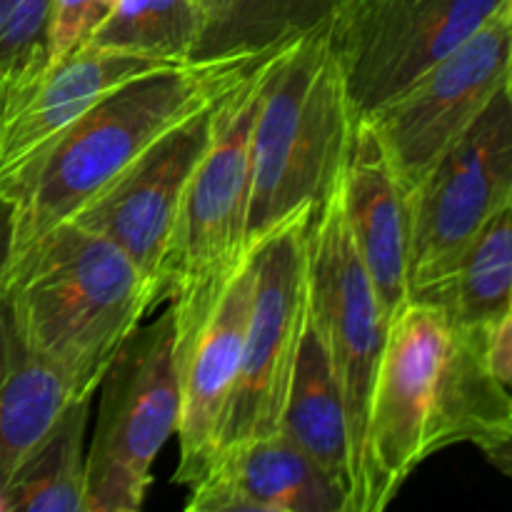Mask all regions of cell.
<instances>
[{
	"mask_svg": "<svg viewBox=\"0 0 512 512\" xmlns=\"http://www.w3.org/2000/svg\"><path fill=\"white\" fill-rule=\"evenodd\" d=\"M512 428V395L488 365V333L440 305L408 300L388 323L365 423L358 512L393 503L410 475L450 445Z\"/></svg>",
	"mask_w": 512,
	"mask_h": 512,
	"instance_id": "6da1fadb",
	"label": "cell"
},
{
	"mask_svg": "<svg viewBox=\"0 0 512 512\" xmlns=\"http://www.w3.org/2000/svg\"><path fill=\"white\" fill-rule=\"evenodd\" d=\"M270 53L275 50L165 65L118 85L85 110L10 195L15 210L10 278L40 240L73 218L153 140L228 93Z\"/></svg>",
	"mask_w": 512,
	"mask_h": 512,
	"instance_id": "7a4b0ae2",
	"label": "cell"
},
{
	"mask_svg": "<svg viewBox=\"0 0 512 512\" xmlns=\"http://www.w3.org/2000/svg\"><path fill=\"white\" fill-rule=\"evenodd\" d=\"M25 343L60 375L70 400H93L125 340L155 308L143 270L103 235L63 223L10 278Z\"/></svg>",
	"mask_w": 512,
	"mask_h": 512,
	"instance_id": "3957f363",
	"label": "cell"
},
{
	"mask_svg": "<svg viewBox=\"0 0 512 512\" xmlns=\"http://www.w3.org/2000/svg\"><path fill=\"white\" fill-rule=\"evenodd\" d=\"M353 125L328 23L270 63L250 138L248 255L285 220L328 198L343 175Z\"/></svg>",
	"mask_w": 512,
	"mask_h": 512,
	"instance_id": "277c9868",
	"label": "cell"
},
{
	"mask_svg": "<svg viewBox=\"0 0 512 512\" xmlns=\"http://www.w3.org/2000/svg\"><path fill=\"white\" fill-rule=\"evenodd\" d=\"M280 50L258 60L223 95L215 138L185 188L165 245L155 308L165 305L173 315L178 365L248 260L250 138L270 63Z\"/></svg>",
	"mask_w": 512,
	"mask_h": 512,
	"instance_id": "5b68a950",
	"label": "cell"
},
{
	"mask_svg": "<svg viewBox=\"0 0 512 512\" xmlns=\"http://www.w3.org/2000/svg\"><path fill=\"white\" fill-rule=\"evenodd\" d=\"M98 393L83 512H135L153 485L155 458L180 423V365L168 308L125 340Z\"/></svg>",
	"mask_w": 512,
	"mask_h": 512,
	"instance_id": "8992f818",
	"label": "cell"
},
{
	"mask_svg": "<svg viewBox=\"0 0 512 512\" xmlns=\"http://www.w3.org/2000/svg\"><path fill=\"white\" fill-rule=\"evenodd\" d=\"M510 200L512 93L505 83L410 190V300L440 288L475 235Z\"/></svg>",
	"mask_w": 512,
	"mask_h": 512,
	"instance_id": "52a82bcc",
	"label": "cell"
},
{
	"mask_svg": "<svg viewBox=\"0 0 512 512\" xmlns=\"http://www.w3.org/2000/svg\"><path fill=\"white\" fill-rule=\"evenodd\" d=\"M508 0H343L330 43L355 120L370 118L478 33Z\"/></svg>",
	"mask_w": 512,
	"mask_h": 512,
	"instance_id": "ba28073f",
	"label": "cell"
},
{
	"mask_svg": "<svg viewBox=\"0 0 512 512\" xmlns=\"http://www.w3.org/2000/svg\"><path fill=\"white\" fill-rule=\"evenodd\" d=\"M313 208L285 220L253 258V298L233 393L218 430L215 458L248 440L275 433L283 418L308 315L305 235Z\"/></svg>",
	"mask_w": 512,
	"mask_h": 512,
	"instance_id": "9c48e42d",
	"label": "cell"
},
{
	"mask_svg": "<svg viewBox=\"0 0 512 512\" xmlns=\"http://www.w3.org/2000/svg\"><path fill=\"white\" fill-rule=\"evenodd\" d=\"M305 278L310 318L343 390L360 483L370 393L388 335V320L350 233L340 180L310 213L305 235Z\"/></svg>",
	"mask_w": 512,
	"mask_h": 512,
	"instance_id": "30bf717a",
	"label": "cell"
},
{
	"mask_svg": "<svg viewBox=\"0 0 512 512\" xmlns=\"http://www.w3.org/2000/svg\"><path fill=\"white\" fill-rule=\"evenodd\" d=\"M512 13L508 3L408 90L370 115L405 193L473 125L508 83Z\"/></svg>",
	"mask_w": 512,
	"mask_h": 512,
	"instance_id": "8fae6325",
	"label": "cell"
},
{
	"mask_svg": "<svg viewBox=\"0 0 512 512\" xmlns=\"http://www.w3.org/2000/svg\"><path fill=\"white\" fill-rule=\"evenodd\" d=\"M223 95L165 130L123 173L65 220L118 245L143 270L153 293L180 200L218 130Z\"/></svg>",
	"mask_w": 512,
	"mask_h": 512,
	"instance_id": "7c38bea8",
	"label": "cell"
},
{
	"mask_svg": "<svg viewBox=\"0 0 512 512\" xmlns=\"http://www.w3.org/2000/svg\"><path fill=\"white\" fill-rule=\"evenodd\" d=\"M163 60L83 43L65 58L0 85V193L10 200L45 150L118 85Z\"/></svg>",
	"mask_w": 512,
	"mask_h": 512,
	"instance_id": "4fadbf2b",
	"label": "cell"
},
{
	"mask_svg": "<svg viewBox=\"0 0 512 512\" xmlns=\"http://www.w3.org/2000/svg\"><path fill=\"white\" fill-rule=\"evenodd\" d=\"M253 280V258L248 255L180 363V423L175 433L180 455L173 480L183 488L198 483L215 460L218 430L243 355Z\"/></svg>",
	"mask_w": 512,
	"mask_h": 512,
	"instance_id": "5bb4252c",
	"label": "cell"
},
{
	"mask_svg": "<svg viewBox=\"0 0 512 512\" xmlns=\"http://www.w3.org/2000/svg\"><path fill=\"white\" fill-rule=\"evenodd\" d=\"M190 512H348L333 478L280 430L225 450L188 488Z\"/></svg>",
	"mask_w": 512,
	"mask_h": 512,
	"instance_id": "9a60e30c",
	"label": "cell"
},
{
	"mask_svg": "<svg viewBox=\"0 0 512 512\" xmlns=\"http://www.w3.org/2000/svg\"><path fill=\"white\" fill-rule=\"evenodd\" d=\"M340 190L360 260L390 323L410 300L408 193L368 118H358L353 125Z\"/></svg>",
	"mask_w": 512,
	"mask_h": 512,
	"instance_id": "2e32d148",
	"label": "cell"
},
{
	"mask_svg": "<svg viewBox=\"0 0 512 512\" xmlns=\"http://www.w3.org/2000/svg\"><path fill=\"white\" fill-rule=\"evenodd\" d=\"M278 430L338 483L348 498V512H358L360 483L348 410L310 310Z\"/></svg>",
	"mask_w": 512,
	"mask_h": 512,
	"instance_id": "e0dca14e",
	"label": "cell"
},
{
	"mask_svg": "<svg viewBox=\"0 0 512 512\" xmlns=\"http://www.w3.org/2000/svg\"><path fill=\"white\" fill-rule=\"evenodd\" d=\"M70 395L60 375L25 343L8 298L0 303V512L20 465L58 423Z\"/></svg>",
	"mask_w": 512,
	"mask_h": 512,
	"instance_id": "ac0fdd59",
	"label": "cell"
},
{
	"mask_svg": "<svg viewBox=\"0 0 512 512\" xmlns=\"http://www.w3.org/2000/svg\"><path fill=\"white\" fill-rule=\"evenodd\" d=\"M458 325L490 333L512 313V200L483 225L453 275L425 298Z\"/></svg>",
	"mask_w": 512,
	"mask_h": 512,
	"instance_id": "d6986e66",
	"label": "cell"
},
{
	"mask_svg": "<svg viewBox=\"0 0 512 512\" xmlns=\"http://www.w3.org/2000/svg\"><path fill=\"white\" fill-rule=\"evenodd\" d=\"M343 0H220L205 20L195 58H230L278 50L323 28Z\"/></svg>",
	"mask_w": 512,
	"mask_h": 512,
	"instance_id": "ffe728a7",
	"label": "cell"
},
{
	"mask_svg": "<svg viewBox=\"0 0 512 512\" xmlns=\"http://www.w3.org/2000/svg\"><path fill=\"white\" fill-rule=\"evenodd\" d=\"M93 400H70L5 490V512H83L85 428Z\"/></svg>",
	"mask_w": 512,
	"mask_h": 512,
	"instance_id": "44dd1931",
	"label": "cell"
},
{
	"mask_svg": "<svg viewBox=\"0 0 512 512\" xmlns=\"http://www.w3.org/2000/svg\"><path fill=\"white\" fill-rule=\"evenodd\" d=\"M205 15L193 0H118L90 30L88 45L163 63L195 60Z\"/></svg>",
	"mask_w": 512,
	"mask_h": 512,
	"instance_id": "7402d4cb",
	"label": "cell"
},
{
	"mask_svg": "<svg viewBox=\"0 0 512 512\" xmlns=\"http://www.w3.org/2000/svg\"><path fill=\"white\" fill-rule=\"evenodd\" d=\"M50 0H0V85L48 60Z\"/></svg>",
	"mask_w": 512,
	"mask_h": 512,
	"instance_id": "603a6c76",
	"label": "cell"
},
{
	"mask_svg": "<svg viewBox=\"0 0 512 512\" xmlns=\"http://www.w3.org/2000/svg\"><path fill=\"white\" fill-rule=\"evenodd\" d=\"M105 0H50L48 20V60L45 65L65 58L85 43L90 30L108 13Z\"/></svg>",
	"mask_w": 512,
	"mask_h": 512,
	"instance_id": "cb8c5ba5",
	"label": "cell"
},
{
	"mask_svg": "<svg viewBox=\"0 0 512 512\" xmlns=\"http://www.w3.org/2000/svg\"><path fill=\"white\" fill-rule=\"evenodd\" d=\"M488 365L495 378L512 395V313L495 323L488 333Z\"/></svg>",
	"mask_w": 512,
	"mask_h": 512,
	"instance_id": "d4e9b609",
	"label": "cell"
},
{
	"mask_svg": "<svg viewBox=\"0 0 512 512\" xmlns=\"http://www.w3.org/2000/svg\"><path fill=\"white\" fill-rule=\"evenodd\" d=\"M13 238H15L13 203L0 193V303L8 298L10 263H13Z\"/></svg>",
	"mask_w": 512,
	"mask_h": 512,
	"instance_id": "484cf974",
	"label": "cell"
},
{
	"mask_svg": "<svg viewBox=\"0 0 512 512\" xmlns=\"http://www.w3.org/2000/svg\"><path fill=\"white\" fill-rule=\"evenodd\" d=\"M480 450H483L485 460H488L495 470H500L505 478L512 480V428L495 435V438L488 440L485 445H480Z\"/></svg>",
	"mask_w": 512,
	"mask_h": 512,
	"instance_id": "4316f807",
	"label": "cell"
},
{
	"mask_svg": "<svg viewBox=\"0 0 512 512\" xmlns=\"http://www.w3.org/2000/svg\"><path fill=\"white\" fill-rule=\"evenodd\" d=\"M193 3L198 5V8H200V13H203V15H205V20H208L210 15L215 13V8H218V3H220V0H193Z\"/></svg>",
	"mask_w": 512,
	"mask_h": 512,
	"instance_id": "83f0119b",
	"label": "cell"
},
{
	"mask_svg": "<svg viewBox=\"0 0 512 512\" xmlns=\"http://www.w3.org/2000/svg\"><path fill=\"white\" fill-rule=\"evenodd\" d=\"M508 90L512 93V63H510V73H508Z\"/></svg>",
	"mask_w": 512,
	"mask_h": 512,
	"instance_id": "f1b7e54d",
	"label": "cell"
},
{
	"mask_svg": "<svg viewBox=\"0 0 512 512\" xmlns=\"http://www.w3.org/2000/svg\"><path fill=\"white\" fill-rule=\"evenodd\" d=\"M105 3H108V8H113V5L118 3V0H105Z\"/></svg>",
	"mask_w": 512,
	"mask_h": 512,
	"instance_id": "f546056e",
	"label": "cell"
},
{
	"mask_svg": "<svg viewBox=\"0 0 512 512\" xmlns=\"http://www.w3.org/2000/svg\"><path fill=\"white\" fill-rule=\"evenodd\" d=\"M508 8H510V13H512V0H508Z\"/></svg>",
	"mask_w": 512,
	"mask_h": 512,
	"instance_id": "4dcf8cb0",
	"label": "cell"
}]
</instances>
